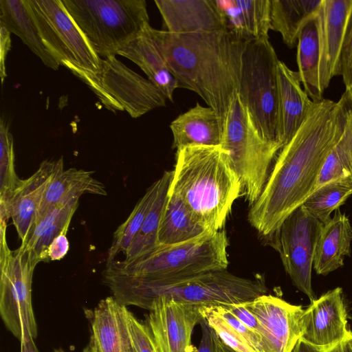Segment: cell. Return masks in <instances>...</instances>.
<instances>
[{
	"label": "cell",
	"mask_w": 352,
	"mask_h": 352,
	"mask_svg": "<svg viewBox=\"0 0 352 352\" xmlns=\"http://www.w3.org/2000/svg\"><path fill=\"white\" fill-rule=\"evenodd\" d=\"M173 148L190 146H220L223 126L216 111L210 107L197 104L177 116L170 124Z\"/></svg>",
	"instance_id": "44dd1931"
},
{
	"label": "cell",
	"mask_w": 352,
	"mask_h": 352,
	"mask_svg": "<svg viewBox=\"0 0 352 352\" xmlns=\"http://www.w3.org/2000/svg\"><path fill=\"white\" fill-rule=\"evenodd\" d=\"M118 55L135 63L146 74L148 79L173 102V95L180 85L169 70L153 41L145 30L133 40L122 47Z\"/></svg>",
	"instance_id": "603a6c76"
},
{
	"label": "cell",
	"mask_w": 352,
	"mask_h": 352,
	"mask_svg": "<svg viewBox=\"0 0 352 352\" xmlns=\"http://www.w3.org/2000/svg\"><path fill=\"white\" fill-rule=\"evenodd\" d=\"M78 199L56 205L37 217L25 243H21L38 263L49 259L51 242L63 232H67Z\"/></svg>",
	"instance_id": "484cf974"
},
{
	"label": "cell",
	"mask_w": 352,
	"mask_h": 352,
	"mask_svg": "<svg viewBox=\"0 0 352 352\" xmlns=\"http://www.w3.org/2000/svg\"><path fill=\"white\" fill-rule=\"evenodd\" d=\"M242 191L241 180L221 145L176 150L169 192L177 195L193 219L209 231L223 230Z\"/></svg>",
	"instance_id": "3957f363"
},
{
	"label": "cell",
	"mask_w": 352,
	"mask_h": 352,
	"mask_svg": "<svg viewBox=\"0 0 352 352\" xmlns=\"http://www.w3.org/2000/svg\"><path fill=\"white\" fill-rule=\"evenodd\" d=\"M111 111H126L132 118L166 106V98L148 79L133 72L116 56L102 58V69L91 89Z\"/></svg>",
	"instance_id": "7c38bea8"
},
{
	"label": "cell",
	"mask_w": 352,
	"mask_h": 352,
	"mask_svg": "<svg viewBox=\"0 0 352 352\" xmlns=\"http://www.w3.org/2000/svg\"><path fill=\"white\" fill-rule=\"evenodd\" d=\"M221 352H234L227 346H226L223 342L221 346Z\"/></svg>",
	"instance_id": "bcb514c9"
},
{
	"label": "cell",
	"mask_w": 352,
	"mask_h": 352,
	"mask_svg": "<svg viewBox=\"0 0 352 352\" xmlns=\"http://www.w3.org/2000/svg\"><path fill=\"white\" fill-rule=\"evenodd\" d=\"M250 41L269 38L271 0H236Z\"/></svg>",
	"instance_id": "836d02e7"
},
{
	"label": "cell",
	"mask_w": 352,
	"mask_h": 352,
	"mask_svg": "<svg viewBox=\"0 0 352 352\" xmlns=\"http://www.w3.org/2000/svg\"><path fill=\"white\" fill-rule=\"evenodd\" d=\"M48 52L90 89L102 60L69 15L61 0H25Z\"/></svg>",
	"instance_id": "ba28073f"
},
{
	"label": "cell",
	"mask_w": 352,
	"mask_h": 352,
	"mask_svg": "<svg viewBox=\"0 0 352 352\" xmlns=\"http://www.w3.org/2000/svg\"><path fill=\"white\" fill-rule=\"evenodd\" d=\"M154 2L168 32L188 34L227 31L224 17L215 0H155Z\"/></svg>",
	"instance_id": "ac0fdd59"
},
{
	"label": "cell",
	"mask_w": 352,
	"mask_h": 352,
	"mask_svg": "<svg viewBox=\"0 0 352 352\" xmlns=\"http://www.w3.org/2000/svg\"><path fill=\"white\" fill-rule=\"evenodd\" d=\"M339 76L342 77L346 90L350 89L352 87V9L341 51Z\"/></svg>",
	"instance_id": "8d00e7d4"
},
{
	"label": "cell",
	"mask_w": 352,
	"mask_h": 352,
	"mask_svg": "<svg viewBox=\"0 0 352 352\" xmlns=\"http://www.w3.org/2000/svg\"><path fill=\"white\" fill-rule=\"evenodd\" d=\"M153 41L181 87L197 94L219 117L223 129L237 94L248 41L227 31L177 34L148 25Z\"/></svg>",
	"instance_id": "7a4b0ae2"
},
{
	"label": "cell",
	"mask_w": 352,
	"mask_h": 352,
	"mask_svg": "<svg viewBox=\"0 0 352 352\" xmlns=\"http://www.w3.org/2000/svg\"><path fill=\"white\" fill-rule=\"evenodd\" d=\"M278 85V136L281 148L295 135L318 102H314L300 87L298 72L283 62L277 65Z\"/></svg>",
	"instance_id": "ffe728a7"
},
{
	"label": "cell",
	"mask_w": 352,
	"mask_h": 352,
	"mask_svg": "<svg viewBox=\"0 0 352 352\" xmlns=\"http://www.w3.org/2000/svg\"><path fill=\"white\" fill-rule=\"evenodd\" d=\"M126 311L113 296L101 300L89 314L90 338L82 352H133Z\"/></svg>",
	"instance_id": "d6986e66"
},
{
	"label": "cell",
	"mask_w": 352,
	"mask_h": 352,
	"mask_svg": "<svg viewBox=\"0 0 352 352\" xmlns=\"http://www.w3.org/2000/svg\"><path fill=\"white\" fill-rule=\"evenodd\" d=\"M0 41H1V64L0 73L1 82H3L6 77L5 60L8 52L11 47L10 33L3 27L0 26Z\"/></svg>",
	"instance_id": "60d3db41"
},
{
	"label": "cell",
	"mask_w": 352,
	"mask_h": 352,
	"mask_svg": "<svg viewBox=\"0 0 352 352\" xmlns=\"http://www.w3.org/2000/svg\"><path fill=\"white\" fill-rule=\"evenodd\" d=\"M33 338L21 342V352H39Z\"/></svg>",
	"instance_id": "ee69618b"
},
{
	"label": "cell",
	"mask_w": 352,
	"mask_h": 352,
	"mask_svg": "<svg viewBox=\"0 0 352 352\" xmlns=\"http://www.w3.org/2000/svg\"><path fill=\"white\" fill-rule=\"evenodd\" d=\"M94 52L102 58L118 51L148 25L144 0H61Z\"/></svg>",
	"instance_id": "8992f818"
},
{
	"label": "cell",
	"mask_w": 352,
	"mask_h": 352,
	"mask_svg": "<svg viewBox=\"0 0 352 352\" xmlns=\"http://www.w3.org/2000/svg\"><path fill=\"white\" fill-rule=\"evenodd\" d=\"M245 303L257 318L263 352H292L302 335L305 309L266 294Z\"/></svg>",
	"instance_id": "5bb4252c"
},
{
	"label": "cell",
	"mask_w": 352,
	"mask_h": 352,
	"mask_svg": "<svg viewBox=\"0 0 352 352\" xmlns=\"http://www.w3.org/2000/svg\"><path fill=\"white\" fill-rule=\"evenodd\" d=\"M302 329L300 340L318 348H329L352 339L341 287L329 290L311 302L304 310Z\"/></svg>",
	"instance_id": "9a60e30c"
},
{
	"label": "cell",
	"mask_w": 352,
	"mask_h": 352,
	"mask_svg": "<svg viewBox=\"0 0 352 352\" xmlns=\"http://www.w3.org/2000/svg\"><path fill=\"white\" fill-rule=\"evenodd\" d=\"M53 352H67L65 351H64L63 349L61 348H59V349H55Z\"/></svg>",
	"instance_id": "7dc6e473"
},
{
	"label": "cell",
	"mask_w": 352,
	"mask_h": 352,
	"mask_svg": "<svg viewBox=\"0 0 352 352\" xmlns=\"http://www.w3.org/2000/svg\"><path fill=\"white\" fill-rule=\"evenodd\" d=\"M159 179L155 181L139 200L127 219L114 233L111 245L108 251L107 263L116 258L122 253L126 254L132 242L139 232L145 217L157 195Z\"/></svg>",
	"instance_id": "1f68e13d"
},
{
	"label": "cell",
	"mask_w": 352,
	"mask_h": 352,
	"mask_svg": "<svg viewBox=\"0 0 352 352\" xmlns=\"http://www.w3.org/2000/svg\"><path fill=\"white\" fill-rule=\"evenodd\" d=\"M104 280L119 303L146 310L160 296L198 305H223L252 300L265 294L267 290L262 278H243L226 270L206 272L170 284L156 285L106 268Z\"/></svg>",
	"instance_id": "277c9868"
},
{
	"label": "cell",
	"mask_w": 352,
	"mask_h": 352,
	"mask_svg": "<svg viewBox=\"0 0 352 352\" xmlns=\"http://www.w3.org/2000/svg\"><path fill=\"white\" fill-rule=\"evenodd\" d=\"M221 146L225 149L242 183V195L249 206L258 199L281 149L265 140L236 94L224 124Z\"/></svg>",
	"instance_id": "52a82bcc"
},
{
	"label": "cell",
	"mask_w": 352,
	"mask_h": 352,
	"mask_svg": "<svg viewBox=\"0 0 352 352\" xmlns=\"http://www.w3.org/2000/svg\"><path fill=\"white\" fill-rule=\"evenodd\" d=\"M346 120L343 96L323 99L279 151L248 221L262 236L272 234L315 190L323 164L338 142Z\"/></svg>",
	"instance_id": "6da1fadb"
},
{
	"label": "cell",
	"mask_w": 352,
	"mask_h": 352,
	"mask_svg": "<svg viewBox=\"0 0 352 352\" xmlns=\"http://www.w3.org/2000/svg\"><path fill=\"white\" fill-rule=\"evenodd\" d=\"M0 26L18 36L45 66L58 69L60 65L45 47L25 0H0Z\"/></svg>",
	"instance_id": "4316f807"
},
{
	"label": "cell",
	"mask_w": 352,
	"mask_h": 352,
	"mask_svg": "<svg viewBox=\"0 0 352 352\" xmlns=\"http://www.w3.org/2000/svg\"><path fill=\"white\" fill-rule=\"evenodd\" d=\"M351 242L352 226L338 208L322 228L313 265L316 273L327 275L342 267L344 258L351 255Z\"/></svg>",
	"instance_id": "7402d4cb"
},
{
	"label": "cell",
	"mask_w": 352,
	"mask_h": 352,
	"mask_svg": "<svg viewBox=\"0 0 352 352\" xmlns=\"http://www.w3.org/2000/svg\"><path fill=\"white\" fill-rule=\"evenodd\" d=\"M348 150H349V155L351 165L352 167V131H351L349 141Z\"/></svg>",
	"instance_id": "f6af8a7d"
},
{
	"label": "cell",
	"mask_w": 352,
	"mask_h": 352,
	"mask_svg": "<svg viewBox=\"0 0 352 352\" xmlns=\"http://www.w3.org/2000/svg\"><path fill=\"white\" fill-rule=\"evenodd\" d=\"M15 171L12 135L6 123L0 124V208H4L21 183Z\"/></svg>",
	"instance_id": "d6a6232c"
},
{
	"label": "cell",
	"mask_w": 352,
	"mask_h": 352,
	"mask_svg": "<svg viewBox=\"0 0 352 352\" xmlns=\"http://www.w3.org/2000/svg\"><path fill=\"white\" fill-rule=\"evenodd\" d=\"M324 349L310 345L299 340L292 352H324Z\"/></svg>",
	"instance_id": "7bdbcfd3"
},
{
	"label": "cell",
	"mask_w": 352,
	"mask_h": 352,
	"mask_svg": "<svg viewBox=\"0 0 352 352\" xmlns=\"http://www.w3.org/2000/svg\"><path fill=\"white\" fill-rule=\"evenodd\" d=\"M322 0H271V30L279 32L289 48L298 44L305 21L316 14Z\"/></svg>",
	"instance_id": "f1b7e54d"
},
{
	"label": "cell",
	"mask_w": 352,
	"mask_h": 352,
	"mask_svg": "<svg viewBox=\"0 0 352 352\" xmlns=\"http://www.w3.org/2000/svg\"><path fill=\"white\" fill-rule=\"evenodd\" d=\"M199 312L221 341L233 351L256 352L246 340L222 318L215 305H201Z\"/></svg>",
	"instance_id": "e575fe53"
},
{
	"label": "cell",
	"mask_w": 352,
	"mask_h": 352,
	"mask_svg": "<svg viewBox=\"0 0 352 352\" xmlns=\"http://www.w3.org/2000/svg\"><path fill=\"white\" fill-rule=\"evenodd\" d=\"M63 168V164L47 186L36 218L56 205L79 199L85 194L107 195L104 185L93 177V171Z\"/></svg>",
	"instance_id": "cb8c5ba5"
},
{
	"label": "cell",
	"mask_w": 352,
	"mask_h": 352,
	"mask_svg": "<svg viewBox=\"0 0 352 352\" xmlns=\"http://www.w3.org/2000/svg\"><path fill=\"white\" fill-rule=\"evenodd\" d=\"M66 234L61 233L51 242L48 248V256L51 261H59L67 254L69 244Z\"/></svg>",
	"instance_id": "ab89813d"
},
{
	"label": "cell",
	"mask_w": 352,
	"mask_h": 352,
	"mask_svg": "<svg viewBox=\"0 0 352 352\" xmlns=\"http://www.w3.org/2000/svg\"><path fill=\"white\" fill-rule=\"evenodd\" d=\"M352 0H322L320 19V88L322 93L333 77L339 76L340 55Z\"/></svg>",
	"instance_id": "e0dca14e"
},
{
	"label": "cell",
	"mask_w": 352,
	"mask_h": 352,
	"mask_svg": "<svg viewBox=\"0 0 352 352\" xmlns=\"http://www.w3.org/2000/svg\"><path fill=\"white\" fill-rule=\"evenodd\" d=\"M201 306L166 296L153 300L145 323L151 331L156 352H193L192 333L202 319Z\"/></svg>",
	"instance_id": "4fadbf2b"
},
{
	"label": "cell",
	"mask_w": 352,
	"mask_h": 352,
	"mask_svg": "<svg viewBox=\"0 0 352 352\" xmlns=\"http://www.w3.org/2000/svg\"><path fill=\"white\" fill-rule=\"evenodd\" d=\"M126 321L133 352H156L151 331L146 324L137 319L128 309Z\"/></svg>",
	"instance_id": "d590c367"
},
{
	"label": "cell",
	"mask_w": 352,
	"mask_h": 352,
	"mask_svg": "<svg viewBox=\"0 0 352 352\" xmlns=\"http://www.w3.org/2000/svg\"><path fill=\"white\" fill-rule=\"evenodd\" d=\"M61 157L56 161L42 162L36 172L22 179L4 208H0V219L11 218L21 243H25L34 225L45 191L59 167Z\"/></svg>",
	"instance_id": "2e32d148"
},
{
	"label": "cell",
	"mask_w": 352,
	"mask_h": 352,
	"mask_svg": "<svg viewBox=\"0 0 352 352\" xmlns=\"http://www.w3.org/2000/svg\"><path fill=\"white\" fill-rule=\"evenodd\" d=\"M324 224L301 205L269 236V243L280 257L294 285L314 300L311 271L317 243Z\"/></svg>",
	"instance_id": "8fae6325"
},
{
	"label": "cell",
	"mask_w": 352,
	"mask_h": 352,
	"mask_svg": "<svg viewBox=\"0 0 352 352\" xmlns=\"http://www.w3.org/2000/svg\"><path fill=\"white\" fill-rule=\"evenodd\" d=\"M278 60L269 38L248 41L242 56L237 94L261 135L265 140L280 146L278 136Z\"/></svg>",
	"instance_id": "9c48e42d"
},
{
	"label": "cell",
	"mask_w": 352,
	"mask_h": 352,
	"mask_svg": "<svg viewBox=\"0 0 352 352\" xmlns=\"http://www.w3.org/2000/svg\"><path fill=\"white\" fill-rule=\"evenodd\" d=\"M228 247L226 232L221 230L186 243L158 247L131 261L116 258L107 263L106 268L149 283L170 284L226 270L229 263Z\"/></svg>",
	"instance_id": "5b68a950"
},
{
	"label": "cell",
	"mask_w": 352,
	"mask_h": 352,
	"mask_svg": "<svg viewBox=\"0 0 352 352\" xmlns=\"http://www.w3.org/2000/svg\"><path fill=\"white\" fill-rule=\"evenodd\" d=\"M172 177L173 170H168L158 179L159 187L157 195L139 232L124 255V261L135 259L158 248L157 232Z\"/></svg>",
	"instance_id": "f546056e"
},
{
	"label": "cell",
	"mask_w": 352,
	"mask_h": 352,
	"mask_svg": "<svg viewBox=\"0 0 352 352\" xmlns=\"http://www.w3.org/2000/svg\"><path fill=\"white\" fill-rule=\"evenodd\" d=\"M243 324L258 336V322L254 314L248 307L245 302L223 305ZM261 340V339H260Z\"/></svg>",
	"instance_id": "f35d334b"
},
{
	"label": "cell",
	"mask_w": 352,
	"mask_h": 352,
	"mask_svg": "<svg viewBox=\"0 0 352 352\" xmlns=\"http://www.w3.org/2000/svg\"><path fill=\"white\" fill-rule=\"evenodd\" d=\"M0 223V314L7 329L21 342L37 336L32 283L38 263L22 244L10 250L6 240L7 223Z\"/></svg>",
	"instance_id": "30bf717a"
},
{
	"label": "cell",
	"mask_w": 352,
	"mask_h": 352,
	"mask_svg": "<svg viewBox=\"0 0 352 352\" xmlns=\"http://www.w3.org/2000/svg\"><path fill=\"white\" fill-rule=\"evenodd\" d=\"M324 352H352V339L342 341L331 347L325 348Z\"/></svg>",
	"instance_id": "b9f144b4"
},
{
	"label": "cell",
	"mask_w": 352,
	"mask_h": 352,
	"mask_svg": "<svg viewBox=\"0 0 352 352\" xmlns=\"http://www.w3.org/2000/svg\"><path fill=\"white\" fill-rule=\"evenodd\" d=\"M210 233L193 219L182 201L168 190L157 232L158 247L186 243Z\"/></svg>",
	"instance_id": "83f0119b"
},
{
	"label": "cell",
	"mask_w": 352,
	"mask_h": 352,
	"mask_svg": "<svg viewBox=\"0 0 352 352\" xmlns=\"http://www.w3.org/2000/svg\"><path fill=\"white\" fill-rule=\"evenodd\" d=\"M352 195V177L329 182L315 190L302 206L314 218L325 224L331 214Z\"/></svg>",
	"instance_id": "4dcf8cb0"
},
{
	"label": "cell",
	"mask_w": 352,
	"mask_h": 352,
	"mask_svg": "<svg viewBox=\"0 0 352 352\" xmlns=\"http://www.w3.org/2000/svg\"><path fill=\"white\" fill-rule=\"evenodd\" d=\"M201 338L197 347L193 352H221L222 342L206 322L201 319L200 323Z\"/></svg>",
	"instance_id": "74e56055"
},
{
	"label": "cell",
	"mask_w": 352,
	"mask_h": 352,
	"mask_svg": "<svg viewBox=\"0 0 352 352\" xmlns=\"http://www.w3.org/2000/svg\"><path fill=\"white\" fill-rule=\"evenodd\" d=\"M296 60L305 91L314 102L321 101L323 93L319 82L320 36L318 12L309 18L300 30Z\"/></svg>",
	"instance_id": "d4e9b609"
},
{
	"label": "cell",
	"mask_w": 352,
	"mask_h": 352,
	"mask_svg": "<svg viewBox=\"0 0 352 352\" xmlns=\"http://www.w3.org/2000/svg\"><path fill=\"white\" fill-rule=\"evenodd\" d=\"M346 91H348L352 95V87L350 89Z\"/></svg>",
	"instance_id": "c3c4849f"
}]
</instances>
